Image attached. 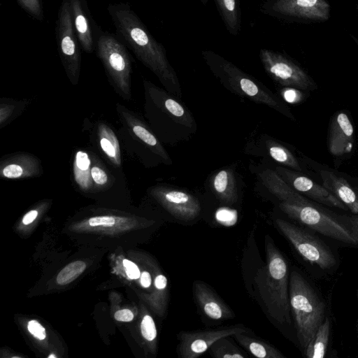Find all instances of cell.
Masks as SVG:
<instances>
[{"label":"cell","mask_w":358,"mask_h":358,"mask_svg":"<svg viewBox=\"0 0 358 358\" xmlns=\"http://www.w3.org/2000/svg\"><path fill=\"white\" fill-rule=\"evenodd\" d=\"M117 38L152 71L167 90L181 96L178 76L167 58L166 52L149 31L128 3H110L107 8Z\"/></svg>","instance_id":"cell-1"},{"label":"cell","mask_w":358,"mask_h":358,"mask_svg":"<svg viewBox=\"0 0 358 358\" xmlns=\"http://www.w3.org/2000/svg\"><path fill=\"white\" fill-rule=\"evenodd\" d=\"M264 242L266 264L257 273V287L269 315L280 324L290 325L287 264L268 234L265 236Z\"/></svg>","instance_id":"cell-2"},{"label":"cell","mask_w":358,"mask_h":358,"mask_svg":"<svg viewBox=\"0 0 358 358\" xmlns=\"http://www.w3.org/2000/svg\"><path fill=\"white\" fill-rule=\"evenodd\" d=\"M201 54L211 72L226 88L254 101L267 105L294 119L289 108L262 83L212 50H203Z\"/></svg>","instance_id":"cell-3"},{"label":"cell","mask_w":358,"mask_h":358,"mask_svg":"<svg viewBox=\"0 0 358 358\" xmlns=\"http://www.w3.org/2000/svg\"><path fill=\"white\" fill-rule=\"evenodd\" d=\"M289 295L297 338L304 351L325 319V305L309 282L296 271L290 275Z\"/></svg>","instance_id":"cell-4"},{"label":"cell","mask_w":358,"mask_h":358,"mask_svg":"<svg viewBox=\"0 0 358 358\" xmlns=\"http://www.w3.org/2000/svg\"><path fill=\"white\" fill-rule=\"evenodd\" d=\"M96 53L112 85L122 98H131V60L125 45L108 32L97 37Z\"/></svg>","instance_id":"cell-5"},{"label":"cell","mask_w":358,"mask_h":358,"mask_svg":"<svg viewBox=\"0 0 358 358\" xmlns=\"http://www.w3.org/2000/svg\"><path fill=\"white\" fill-rule=\"evenodd\" d=\"M279 207L287 215L329 238L346 244L357 245L349 229L311 201L299 203L280 201Z\"/></svg>","instance_id":"cell-6"},{"label":"cell","mask_w":358,"mask_h":358,"mask_svg":"<svg viewBox=\"0 0 358 358\" xmlns=\"http://www.w3.org/2000/svg\"><path fill=\"white\" fill-rule=\"evenodd\" d=\"M331 7L327 0H265L260 11L289 23L311 24L327 21Z\"/></svg>","instance_id":"cell-7"},{"label":"cell","mask_w":358,"mask_h":358,"mask_svg":"<svg viewBox=\"0 0 358 358\" xmlns=\"http://www.w3.org/2000/svg\"><path fill=\"white\" fill-rule=\"evenodd\" d=\"M58 51L62 63L72 84H77L81 63L80 44L76 34L70 0H62L56 27Z\"/></svg>","instance_id":"cell-8"},{"label":"cell","mask_w":358,"mask_h":358,"mask_svg":"<svg viewBox=\"0 0 358 358\" xmlns=\"http://www.w3.org/2000/svg\"><path fill=\"white\" fill-rule=\"evenodd\" d=\"M278 229L306 262L322 269L335 266L336 260L330 248L317 236L286 220L277 218Z\"/></svg>","instance_id":"cell-9"},{"label":"cell","mask_w":358,"mask_h":358,"mask_svg":"<svg viewBox=\"0 0 358 358\" xmlns=\"http://www.w3.org/2000/svg\"><path fill=\"white\" fill-rule=\"evenodd\" d=\"M259 56L266 73L280 85L304 90L316 88L309 75L287 55L261 48Z\"/></svg>","instance_id":"cell-10"},{"label":"cell","mask_w":358,"mask_h":358,"mask_svg":"<svg viewBox=\"0 0 358 358\" xmlns=\"http://www.w3.org/2000/svg\"><path fill=\"white\" fill-rule=\"evenodd\" d=\"M251 331L243 325L230 326L202 331H181L178 335V352L182 358H196L210 349L217 340Z\"/></svg>","instance_id":"cell-11"},{"label":"cell","mask_w":358,"mask_h":358,"mask_svg":"<svg viewBox=\"0 0 358 358\" xmlns=\"http://www.w3.org/2000/svg\"><path fill=\"white\" fill-rule=\"evenodd\" d=\"M154 195L161 204L175 218L182 221H192L200 214L199 200L192 194L178 189L157 187Z\"/></svg>","instance_id":"cell-12"},{"label":"cell","mask_w":358,"mask_h":358,"mask_svg":"<svg viewBox=\"0 0 358 358\" xmlns=\"http://www.w3.org/2000/svg\"><path fill=\"white\" fill-rule=\"evenodd\" d=\"M279 176L293 189L315 201L348 210V207L332 194L323 185H320L309 178L289 169L278 167Z\"/></svg>","instance_id":"cell-13"},{"label":"cell","mask_w":358,"mask_h":358,"mask_svg":"<svg viewBox=\"0 0 358 358\" xmlns=\"http://www.w3.org/2000/svg\"><path fill=\"white\" fill-rule=\"evenodd\" d=\"M354 145V129L344 113L335 115L329 131L328 148L333 155L341 156L350 153Z\"/></svg>","instance_id":"cell-14"},{"label":"cell","mask_w":358,"mask_h":358,"mask_svg":"<svg viewBox=\"0 0 358 358\" xmlns=\"http://www.w3.org/2000/svg\"><path fill=\"white\" fill-rule=\"evenodd\" d=\"M194 293L199 307L208 318L223 320L234 317L232 310L206 283L195 281Z\"/></svg>","instance_id":"cell-15"},{"label":"cell","mask_w":358,"mask_h":358,"mask_svg":"<svg viewBox=\"0 0 358 358\" xmlns=\"http://www.w3.org/2000/svg\"><path fill=\"white\" fill-rule=\"evenodd\" d=\"M74 29L80 47L87 53L94 48L92 27L85 0H70Z\"/></svg>","instance_id":"cell-16"},{"label":"cell","mask_w":358,"mask_h":358,"mask_svg":"<svg viewBox=\"0 0 358 358\" xmlns=\"http://www.w3.org/2000/svg\"><path fill=\"white\" fill-rule=\"evenodd\" d=\"M323 186L344 203L353 214L358 215V194L342 177L334 172H320Z\"/></svg>","instance_id":"cell-17"},{"label":"cell","mask_w":358,"mask_h":358,"mask_svg":"<svg viewBox=\"0 0 358 358\" xmlns=\"http://www.w3.org/2000/svg\"><path fill=\"white\" fill-rule=\"evenodd\" d=\"M118 111L124 117L127 124L131 128L132 132L166 164H171V159L167 152L160 144L155 135L139 120L134 117L126 110L124 106L118 105Z\"/></svg>","instance_id":"cell-18"},{"label":"cell","mask_w":358,"mask_h":358,"mask_svg":"<svg viewBox=\"0 0 358 358\" xmlns=\"http://www.w3.org/2000/svg\"><path fill=\"white\" fill-rule=\"evenodd\" d=\"M260 177L268 189L281 202L299 203L308 200L272 170H265L260 174Z\"/></svg>","instance_id":"cell-19"},{"label":"cell","mask_w":358,"mask_h":358,"mask_svg":"<svg viewBox=\"0 0 358 358\" xmlns=\"http://www.w3.org/2000/svg\"><path fill=\"white\" fill-rule=\"evenodd\" d=\"M8 159L1 168V175L6 178L17 179L39 173V162L33 156L20 155Z\"/></svg>","instance_id":"cell-20"},{"label":"cell","mask_w":358,"mask_h":358,"mask_svg":"<svg viewBox=\"0 0 358 358\" xmlns=\"http://www.w3.org/2000/svg\"><path fill=\"white\" fill-rule=\"evenodd\" d=\"M226 29L232 36L241 29L240 0H213Z\"/></svg>","instance_id":"cell-21"},{"label":"cell","mask_w":358,"mask_h":358,"mask_svg":"<svg viewBox=\"0 0 358 358\" xmlns=\"http://www.w3.org/2000/svg\"><path fill=\"white\" fill-rule=\"evenodd\" d=\"M236 341L252 355L259 358H285L273 345L261 339L241 333L234 336Z\"/></svg>","instance_id":"cell-22"},{"label":"cell","mask_w":358,"mask_h":358,"mask_svg":"<svg viewBox=\"0 0 358 358\" xmlns=\"http://www.w3.org/2000/svg\"><path fill=\"white\" fill-rule=\"evenodd\" d=\"M213 188L220 201L232 204L237 200V192L232 173L228 170H222L215 176Z\"/></svg>","instance_id":"cell-23"},{"label":"cell","mask_w":358,"mask_h":358,"mask_svg":"<svg viewBox=\"0 0 358 358\" xmlns=\"http://www.w3.org/2000/svg\"><path fill=\"white\" fill-rule=\"evenodd\" d=\"M330 335V321L326 317L304 350L308 358H323L326 355Z\"/></svg>","instance_id":"cell-24"},{"label":"cell","mask_w":358,"mask_h":358,"mask_svg":"<svg viewBox=\"0 0 358 358\" xmlns=\"http://www.w3.org/2000/svg\"><path fill=\"white\" fill-rule=\"evenodd\" d=\"M90 165L88 155L83 151H78L73 163V176L77 185L84 190L90 189L92 185Z\"/></svg>","instance_id":"cell-25"},{"label":"cell","mask_w":358,"mask_h":358,"mask_svg":"<svg viewBox=\"0 0 358 358\" xmlns=\"http://www.w3.org/2000/svg\"><path fill=\"white\" fill-rule=\"evenodd\" d=\"M99 145L103 152L115 165H120V146L117 137L113 131L106 125L99 126Z\"/></svg>","instance_id":"cell-26"},{"label":"cell","mask_w":358,"mask_h":358,"mask_svg":"<svg viewBox=\"0 0 358 358\" xmlns=\"http://www.w3.org/2000/svg\"><path fill=\"white\" fill-rule=\"evenodd\" d=\"M227 337L222 338L210 348V355L215 358H244L247 355L238 348Z\"/></svg>","instance_id":"cell-27"},{"label":"cell","mask_w":358,"mask_h":358,"mask_svg":"<svg viewBox=\"0 0 358 358\" xmlns=\"http://www.w3.org/2000/svg\"><path fill=\"white\" fill-rule=\"evenodd\" d=\"M267 147L268 152L273 159L295 171H301L298 160L287 148L273 141L268 142Z\"/></svg>","instance_id":"cell-28"},{"label":"cell","mask_w":358,"mask_h":358,"mask_svg":"<svg viewBox=\"0 0 358 358\" xmlns=\"http://www.w3.org/2000/svg\"><path fill=\"white\" fill-rule=\"evenodd\" d=\"M86 264L83 261H75L66 265L57 276V282L60 285H65L78 277L85 269Z\"/></svg>","instance_id":"cell-29"},{"label":"cell","mask_w":358,"mask_h":358,"mask_svg":"<svg viewBox=\"0 0 358 358\" xmlns=\"http://www.w3.org/2000/svg\"><path fill=\"white\" fill-rule=\"evenodd\" d=\"M21 8L33 18L42 20L44 12L41 0H17Z\"/></svg>","instance_id":"cell-30"},{"label":"cell","mask_w":358,"mask_h":358,"mask_svg":"<svg viewBox=\"0 0 358 358\" xmlns=\"http://www.w3.org/2000/svg\"><path fill=\"white\" fill-rule=\"evenodd\" d=\"M141 331L143 337L148 341H154L157 338V329L152 317L145 315L141 324Z\"/></svg>","instance_id":"cell-31"},{"label":"cell","mask_w":358,"mask_h":358,"mask_svg":"<svg viewBox=\"0 0 358 358\" xmlns=\"http://www.w3.org/2000/svg\"><path fill=\"white\" fill-rule=\"evenodd\" d=\"M91 176L93 182L97 185H105L108 181L106 173L101 167L94 165L91 167Z\"/></svg>","instance_id":"cell-32"},{"label":"cell","mask_w":358,"mask_h":358,"mask_svg":"<svg viewBox=\"0 0 358 358\" xmlns=\"http://www.w3.org/2000/svg\"><path fill=\"white\" fill-rule=\"evenodd\" d=\"M29 331L39 340H43L46 337L45 328L36 320H32L27 325Z\"/></svg>","instance_id":"cell-33"},{"label":"cell","mask_w":358,"mask_h":358,"mask_svg":"<svg viewBox=\"0 0 358 358\" xmlns=\"http://www.w3.org/2000/svg\"><path fill=\"white\" fill-rule=\"evenodd\" d=\"M282 94L285 100L291 103H297L302 99L301 92L293 87L285 88Z\"/></svg>","instance_id":"cell-34"},{"label":"cell","mask_w":358,"mask_h":358,"mask_svg":"<svg viewBox=\"0 0 358 358\" xmlns=\"http://www.w3.org/2000/svg\"><path fill=\"white\" fill-rule=\"evenodd\" d=\"M123 265L125 267V271L127 276L131 279H138L141 277V273L137 265L134 262L124 259Z\"/></svg>","instance_id":"cell-35"},{"label":"cell","mask_w":358,"mask_h":358,"mask_svg":"<svg viewBox=\"0 0 358 358\" xmlns=\"http://www.w3.org/2000/svg\"><path fill=\"white\" fill-rule=\"evenodd\" d=\"M115 222V218L112 216H96L89 220V224L92 227L101 225L113 226Z\"/></svg>","instance_id":"cell-36"},{"label":"cell","mask_w":358,"mask_h":358,"mask_svg":"<svg viewBox=\"0 0 358 358\" xmlns=\"http://www.w3.org/2000/svg\"><path fill=\"white\" fill-rule=\"evenodd\" d=\"M343 217L347 222L346 227L351 232L358 245V215L344 216Z\"/></svg>","instance_id":"cell-37"},{"label":"cell","mask_w":358,"mask_h":358,"mask_svg":"<svg viewBox=\"0 0 358 358\" xmlns=\"http://www.w3.org/2000/svg\"><path fill=\"white\" fill-rule=\"evenodd\" d=\"M115 319L121 322H130L134 318L133 313L129 309H122L115 313Z\"/></svg>","instance_id":"cell-38"},{"label":"cell","mask_w":358,"mask_h":358,"mask_svg":"<svg viewBox=\"0 0 358 358\" xmlns=\"http://www.w3.org/2000/svg\"><path fill=\"white\" fill-rule=\"evenodd\" d=\"M152 276L148 271H143L140 277L141 285L144 288H148L152 285Z\"/></svg>","instance_id":"cell-39"},{"label":"cell","mask_w":358,"mask_h":358,"mask_svg":"<svg viewBox=\"0 0 358 358\" xmlns=\"http://www.w3.org/2000/svg\"><path fill=\"white\" fill-rule=\"evenodd\" d=\"M38 211L36 210H31L24 215L22 219V223L24 224H29L34 222L38 216Z\"/></svg>","instance_id":"cell-40"},{"label":"cell","mask_w":358,"mask_h":358,"mask_svg":"<svg viewBox=\"0 0 358 358\" xmlns=\"http://www.w3.org/2000/svg\"><path fill=\"white\" fill-rule=\"evenodd\" d=\"M202 4L206 5L208 0H199Z\"/></svg>","instance_id":"cell-41"},{"label":"cell","mask_w":358,"mask_h":358,"mask_svg":"<svg viewBox=\"0 0 358 358\" xmlns=\"http://www.w3.org/2000/svg\"><path fill=\"white\" fill-rule=\"evenodd\" d=\"M48 357H49V358H50V357H54V358H55V357H56V356L52 354V355H50L48 356Z\"/></svg>","instance_id":"cell-42"},{"label":"cell","mask_w":358,"mask_h":358,"mask_svg":"<svg viewBox=\"0 0 358 358\" xmlns=\"http://www.w3.org/2000/svg\"><path fill=\"white\" fill-rule=\"evenodd\" d=\"M356 10H357V11L358 13V0L357 1V3H356Z\"/></svg>","instance_id":"cell-43"},{"label":"cell","mask_w":358,"mask_h":358,"mask_svg":"<svg viewBox=\"0 0 358 358\" xmlns=\"http://www.w3.org/2000/svg\"><path fill=\"white\" fill-rule=\"evenodd\" d=\"M354 189H355V191L357 192V194H358V187H354Z\"/></svg>","instance_id":"cell-44"}]
</instances>
